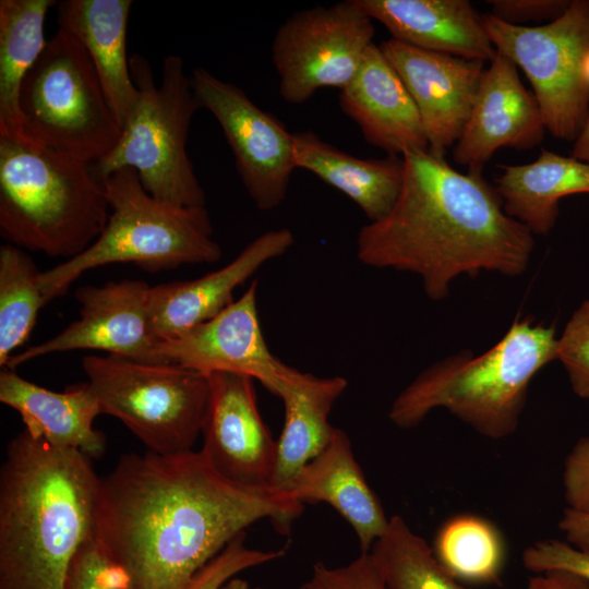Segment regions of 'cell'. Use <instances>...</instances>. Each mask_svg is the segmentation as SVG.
Returning <instances> with one entry per match:
<instances>
[{"label":"cell","mask_w":589,"mask_h":589,"mask_svg":"<svg viewBox=\"0 0 589 589\" xmlns=\"http://www.w3.org/2000/svg\"><path fill=\"white\" fill-rule=\"evenodd\" d=\"M303 504L220 476L201 450L128 453L100 477L97 536L128 589H182L251 525L288 531Z\"/></svg>","instance_id":"cell-1"},{"label":"cell","mask_w":589,"mask_h":589,"mask_svg":"<svg viewBox=\"0 0 589 589\" xmlns=\"http://www.w3.org/2000/svg\"><path fill=\"white\" fill-rule=\"evenodd\" d=\"M402 158L404 181L394 206L358 232L360 263L418 275L434 301L446 298L461 275L516 277L527 269L533 235L505 213L481 172H459L429 149L407 151Z\"/></svg>","instance_id":"cell-2"},{"label":"cell","mask_w":589,"mask_h":589,"mask_svg":"<svg viewBox=\"0 0 589 589\" xmlns=\"http://www.w3.org/2000/svg\"><path fill=\"white\" fill-rule=\"evenodd\" d=\"M92 459L25 430L0 469V589H65L73 558L98 531Z\"/></svg>","instance_id":"cell-3"},{"label":"cell","mask_w":589,"mask_h":589,"mask_svg":"<svg viewBox=\"0 0 589 589\" xmlns=\"http://www.w3.org/2000/svg\"><path fill=\"white\" fill-rule=\"evenodd\" d=\"M556 348L553 326L517 317L485 352L462 351L418 374L394 399L388 418L410 429L443 408L485 437H506L517 429L531 380L556 360Z\"/></svg>","instance_id":"cell-4"},{"label":"cell","mask_w":589,"mask_h":589,"mask_svg":"<svg viewBox=\"0 0 589 589\" xmlns=\"http://www.w3.org/2000/svg\"><path fill=\"white\" fill-rule=\"evenodd\" d=\"M109 215L92 164L24 133L0 134V233L8 243L67 261L97 240Z\"/></svg>","instance_id":"cell-5"},{"label":"cell","mask_w":589,"mask_h":589,"mask_svg":"<svg viewBox=\"0 0 589 589\" xmlns=\"http://www.w3.org/2000/svg\"><path fill=\"white\" fill-rule=\"evenodd\" d=\"M101 181L110 207L106 227L83 253L40 273L48 302L64 294L83 273L108 264L133 263L156 273L219 261L221 248L206 206L179 207L157 200L131 168Z\"/></svg>","instance_id":"cell-6"},{"label":"cell","mask_w":589,"mask_h":589,"mask_svg":"<svg viewBox=\"0 0 589 589\" xmlns=\"http://www.w3.org/2000/svg\"><path fill=\"white\" fill-rule=\"evenodd\" d=\"M136 103L121 128L115 147L93 165L101 180L134 169L144 189L157 200L179 207L206 206V196L189 158L187 143L192 118L201 109L179 56L163 60L156 85L147 59L129 58Z\"/></svg>","instance_id":"cell-7"},{"label":"cell","mask_w":589,"mask_h":589,"mask_svg":"<svg viewBox=\"0 0 589 589\" xmlns=\"http://www.w3.org/2000/svg\"><path fill=\"white\" fill-rule=\"evenodd\" d=\"M20 109L27 137L89 164L105 157L121 133L86 50L60 28L26 74Z\"/></svg>","instance_id":"cell-8"},{"label":"cell","mask_w":589,"mask_h":589,"mask_svg":"<svg viewBox=\"0 0 589 589\" xmlns=\"http://www.w3.org/2000/svg\"><path fill=\"white\" fill-rule=\"evenodd\" d=\"M82 368L101 414L120 420L149 452L193 450L208 402L207 374L109 354L86 356Z\"/></svg>","instance_id":"cell-9"},{"label":"cell","mask_w":589,"mask_h":589,"mask_svg":"<svg viewBox=\"0 0 589 589\" xmlns=\"http://www.w3.org/2000/svg\"><path fill=\"white\" fill-rule=\"evenodd\" d=\"M497 51L519 67L532 85L545 129L574 141L589 117V83L582 64L589 52V0H570L557 19L519 26L483 15Z\"/></svg>","instance_id":"cell-10"},{"label":"cell","mask_w":589,"mask_h":589,"mask_svg":"<svg viewBox=\"0 0 589 589\" xmlns=\"http://www.w3.org/2000/svg\"><path fill=\"white\" fill-rule=\"evenodd\" d=\"M373 22L353 0L290 15L271 47L284 101L302 104L321 88H345L373 44Z\"/></svg>","instance_id":"cell-11"},{"label":"cell","mask_w":589,"mask_h":589,"mask_svg":"<svg viewBox=\"0 0 589 589\" xmlns=\"http://www.w3.org/2000/svg\"><path fill=\"white\" fill-rule=\"evenodd\" d=\"M190 80L201 109L209 111L219 123L255 206L262 211L278 207L297 169L292 133L257 107L240 87L206 69L195 68Z\"/></svg>","instance_id":"cell-12"},{"label":"cell","mask_w":589,"mask_h":589,"mask_svg":"<svg viewBox=\"0 0 589 589\" xmlns=\"http://www.w3.org/2000/svg\"><path fill=\"white\" fill-rule=\"evenodd\" d=\"M151 286L123 279L75 290L79 318L41 344L13 354L4 368L17 366L43 356L72 350H99L139 362L163 363L157 354L160 339L148 315Z\"/></svg>","instance_id":"cell-13"},{"label":"cell","mask_w":589,"mask_h":589,"mask_svg":"<svg viewBox=\"0 0 589 589\" xmlns=\"http://www.w3.org/2000/svg\"><path fill=\"white\" fill-rule=\"evenodd\" d=\"M157 354L163 363H175L203 374L247 375L274 395L294 369L276 358L267 346L260 322L256 280L214 317L160 339Z\"/></svg>","instance_id":"cell-14"},{"label":"cell","mask_w":589,"mask_h":589,"mask_svg":"<svg viewBox=\"0 0 589 589\" xmlns=\"http://www.w3.org/2000/svg\"><path fill=\"white\" fill-rule=\"evenodd\" d=\"M207 375L209 396L201 453L230 482L272 488L277 444L260 412L254 380L227 372Z\"/></svg>","instance_id":"cell-15"},{"label":"cell","mask_w":589,"mask_h":589,"mask_svg":"<svg viewBox=\"0 0 589 589\" xmlns=\"http://www.w3.org/2000/svg\"><path fill=\"white\" fill-rule=\"evenodd\" d=\"M419 111L429 151L444 156L471 113L484 63L413 47L393 38L380 45Z\"/></svg>","instance_id":"cell-16"},{"label":"cell","mask_w":589,"mask_h":589,"mask_svg":"<svg viewBox=\"0 0 589 589\" xmlns=\"http://www.w3.org/2000/svg\"><path fill=\"white\" fill-rule=\"evenodd\" d=\"M545 130L536 96L521 83L516 64L496 50L454 146V160L481 172L497 149L534 147Z\"/></svg>","instance_id":"cell-17"},{"label":"cell","mask_w":589,"mask_h":589,"mask_svg":"<svg viewBox=\"0 0 589 589\" xmlns=\"http://www.w3.org/2000/svg\"><path fill=\"white\" fill-rule=\"evenodd\" d=\"M293 242V233L288 228L268 230L216 271L195 279L151 287L148 315L156 337H173L217 315L235 301L233 293L239 286L263 265L285 254Z\"/></svg>","instance_id":"cell-18"},{"label":"cell","mask_w":589,"mask_h":589,"mask_svg":"<svg viewBox=\"0 0 589 589\" xmlns=\"http://www.w3.org/2000/svg\"><path fill=\"white\" fill-rule=\"evenodd\" d=\"M339 105L364 140L387 155L429 149L416 104L380 46L366 50L353 80L340 91Z\"/></svg>","instance_id":"cell-19"},{"label":"cell","mask_w":589,"mask_h":589,"mask_svg":"<svg viewBox=\"0 0 589 589\" xmlns=\"http://www.w3.org/2000/svg\"><path fill=\"white\" fill-rule=\"evenodd\" d=\"M353 1L400 43L482 62L496 53L483 15L467 0Z\"/></svg>","instance_id":"cell-20"},{"label":"cell","mask_w":589,"mask_h":589,"mask_svg":"<svg viewBox=\"0 0 589 589\" xmlns=\"http://www.w3.org/2000/svg\"><path fill=\"white\" fill-rule=\"evenodd\" d=\"M284 492L301 504L330 505L354 531L361 553H369L389 518L359 466L348 435L336 428L326 447L305 464Z\"/></svg>","instance_id":"cell-21"},{"label":"cell","mask_w":589,"mask_h":589,"mask_svg":"<svg viewBox=\"0 0 589 589\" xmlns=\"http://www.w3.org/2000/svg\"><path fill=\"white\" fill-rule=\"evenodd\" d=\"M0 401L20 414L24 430L35 438L79 450L91 459L105 452L106 437L94 428L101 410L87 382L53 392L2 368Z\"/></svg>","instance_id":"cell-22"},{"label":"cell","mask_w":589,"mask_h":589,"mask_svg":"<svg viewBox=\"0 0 589 589\" xmlns=\"http://www.w3.org/2000/svg\"><path fill=\"white\" fill-rule=\"evenodd\" d=\"M132 4L131 0H64L56 5L58 27L86 50L121 128L137 98L127 56Z\"/></svg>","instance_id":"cell-23"},{"label":"cell","mask_w":589,"mask_h":589,"mask_svg":"<svg viewBox=\"0 0 589 589\" xmlns=\"http://www.w3.org/2000/svg\"><path fill=\"white\" fill-rule=\"evenodd\" d=\"M348 381L339 375L316 376L293 369L279 388L285 419L276 440L277 456L272 488L284 491L292 477L329 443L335 426L329 414Z\"/></svg>","instance_id":"cell-24"},{"label":"cell","mask_w":589,"mask_h":589,"mask_svg":"<svg viewBox=\"0 0 589 589\" xmlns=\"http://www.w3.org/2000/svg\"><path fill=\"white\" fill-rule=\"evenodd\" d=\"M296 168L305 169L349 197L370 221L394 206L404 181L402 156L359 158L322 140L313 131L292 133Z\"/></svg>","instance_id":"cell-25"},{"label":"cell","mask_w":589,"mask_h":589,"mask_svg":"<svg viewBox=\"0 0 589 589\" xmlns=\"http://www.w3.org/2000/svg\"><path fill=\"white\" fill-rule=\"evenodd\" d=\"M494 189L505 213L532 235H546L554 227L562 199L589 194V163L541 149L524 165H501Z\"/></svg>","instance_id":"cell-26"},{"label":"cell","mask_w":589,"mask_h":589,"mask_svg":"<svg viewBox=\"0 0 589 589\" xmlns=\"http://www.w3.org/2000/svg\"><path fill=\"white\" fill-rule=\"evenodd\" d=\"M53 0L0 1V134L23 133L20 93L48 40L44 24Z\"/></svg>","instance_id":"cell-27"},{"label":"cell","mask_w":589,"mask_h":589,"mask_svg":"<svg viewBox=\"0 0 589 589\" xmlns=\"http://www.w3.org/2000/svg\"><path fill=\"white\" fill-rule=\"evenodd\" d=\"M433 552L443 567L458 581L500 585L505 546L497 529L473 515H459L438 530Z\"/></svg>","instance_id":"cell-28"},{"label":"cell","mask_w":589,"mask_h":589,"mask_svg":"<svg viewBox=\"0 0 589 589\" xmlns=\"http://www.w3.org/2000/svg\"><path fill=\"white\" fill-rule=\"evenodd\" d=\"M369 553L388 589H470L443 567L433 549L398 515L389 518Z\"/></svg>","instance_id":"cell-29"},{"label":"cell","mask_w":589,"mask_h":589,"mask_svg":"<svg viewBox=\"0 0 589 589\" xmlns=\"http://www.w3.org/2000/svg\"><path fill=\"white\" fill-rule=\"evenodd\" d=\"M31 256L10 243L0 247V366L29 338L48 300Z\"/></svg>","instance_id":"cell-30"},{"label":"cell","mask_w":589,"mask_h":589,"mask_svg":"<svg viewBox=\"0 0 589 589\" xmlns=\"http://www.w3.org/2000/svg\"><path fill=\"white\" fill-rule=\"evenodd\" d=\"M563 485L567 506L558 527L566 542L589 550V437L580 438L567 455Z\"/></svg>","instance_id":"cell-31"},{"label":"cell","mask_w":589,"mask_h":589,"mask_svg":"<svg viewBox=\"0 0 589 589\" xmlns=\"http://www.w3.org/2000/svg\"><path fill=\"white\" fill-rule=\"evenodd\" d=\"M284 555V550L263 551L249 548L244 532L199 569L182 589H223L228 580L242 572L273 562Z\"/></svg>","instance_id":"cell-32"},{"label":"cell","mask_w":589,"mask_h":589,"mask_svg":"<svg viewBox=\"0 0 589 589\" xmlns=\"http://www.w3.org/2000/svg\"><path fill=\"white\" fill-rule=\"evenodd\" d=\"M556 360L567 372L573 392L589 399V300L578 305L557 337Z\"/></svg>","instance_id":"cell-33"},{"label":"cell","mask_w":589,"mask_h":589,"mask_svg":"<svg viewBox=\"0 0 589 589\" xmlns=\"http://www.w3.org/2000/svg\"><path fill=\"white\" fill-rule=\"evenodd\" d=\"M65 589H128L123 572L109 556L97 534L75 554Z\"/></svg>","instance_id":"cell-34"},{"label":"cell","mask_w":589,"mask_h":589,"mask_svg":"<svg viewBox=\"0 0 589 589\" xmlns=\"http://www.w3.org/2000/svg\"><path fill=\"white\" fill-rule=\"evenodd\" d=\"M301 589H388L370 553H361L350 563L329 567L322 562L313 565Z\"/></svg>","instance_id":"cell-35"},{"label":"cell","mask_w":589,"mask_h":589,"mask_svg":"<svg viewBox=\"0 0 589 589\" xmlns=\"http://www.w3.org/2000/svg\"><path fill=\"white\" fill-rule=\"evenodd\" d=\"M521 562L526 569L536 574L564 570L589 582V550L578 549L566 541H537L522 552Z\"/></svg>","instance_id":"cell-36"},{"label":"cell","mask_w":589,"mask_h":589,"mask_svg":"<svg viewBox=\"0 0 589 589\" xmlns=\"http://www.w3.org/2000/svg\"><path fill=\"white\" fill-rule=\"evenodd\" d=\"M490 14L513 25L528 22L553 21L568 8L570 0H491Z\"/></svg>","instance_id":"cell-37"},{"label":"cell","mask_w":589,"mask_h":589,"mask_svg":"<svg viewBox=\"0 0 589 589\" xmlns=\"http://www.w3.org/2000/svg\"><path fill=\"white\" fill-rule=\"evenodd\" d=\"M528 589H589V582L569 572L551 570L530 577Z\"/></svg>","instance_id":"cell-38"},{"label":"cell","mask_w":589,"mask_h":589,"mask_svg":"<svg viewBox=\"0 0 589 589\" xmlns=\"http://www.w3.org/2000/svg\"><path fill=\"white\" fill-rule=\"evenodd\" d=\"M572 156L589 163V117L581 133L574 142Z\"/></svg>","instance_id":"cell-39"},{"label":"cell","mask_w":589,"mask_h":589,"mask_svg":"<svg viewBox=\"0 0 589 589\" xmlns=\"http://www.w3.org/2000/svg\"><path fill=\"white\" fill-rule=\"evenodd\" d=\"M223 589H261L259 587L252 586L248 580L236 576L228 580Z\"/></svg>","instance_id":"cell-40"},{"label":"cell","mask_w":589,"mask_h":589,"mask_svg":"<svg viewBox=\"0 0 589 589\" xmlns=\"http://www.w3.org/2000/svg\"><path fill=\"white\" fill-rule=\"evenodd\" d=\"M582 72H584L585 79L589 83V52L585 57L584 64H582Z\"/></svg>","instance_id":"cell-41"}]
</instances>
